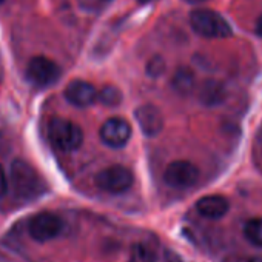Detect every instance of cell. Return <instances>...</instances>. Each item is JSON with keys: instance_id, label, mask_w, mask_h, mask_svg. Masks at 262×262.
I'll return each mask as SVG.
<instances>
[{"instance_id": "cell-2", "label": "cell", "mask_w": 262, "mask_h": 262, "mask_svg": "<svg viewBox=\"0 0 262 262\" xmlns=\"http://www.w3.org/2000/svg\"><path fill=\"white\" fill-rule=\"evenodd\" d=\"M11 184L16 196L33 199L43 191V181L36 168L25 161H14L11 165Z\"/></svg>"}, {"instance_id": "cell-9", "label": "cell", "mask_w": 262, "mask_h": 262, "mask_svg": "<svg viewBox=\"0 0 262 262\" xmlns=\"http://www.w3.org/2000/svg\"><path fill=\"white\" fill-rule=\"evenodd\" d=\"M135 117L139 123V128L147 138H156L164 128V117L158 106L151 103L141 105L135 111Z\"/></svg>"}, {"instance_id": "cell-13", "label": "cell", "mask_w": 262, "mask_h": 262, "mask_svg": "<svg viewBox=\"0 0 262 262\" xmlns=\"http://www.w3.org/2000/svg\"><path fill=\"white\" fill-rule=\"evenodd\" d=\"M173 88L181 93V94H188L191 93L193 86H194V74L191 70L188 68H179L174 76H173Z\"/></svg>"}, {"instance_id": "cell-6", "label": "cell", "mask_w": 262, "mask_h": 262, "mask_svg": "<svg viewBox=\"0 0 262 262\" xmlns=\"http://www.w3.org/2000/svg\"><path fill=\"white\" fill-rule=\"evenodd\" d=\"M63 230V221L60 216L43 211L33 216L28 222V233L37 242H48L56 239Z\"/></svg>"}, {"instance_id": "cell-24", "label": "cell", "mask_w": 262, "mask_h": 262, "mask_svg": "<svg viewBox=\"0 0 262 262\" xmlns=\"http://www.w3.org/2000/svg\"><path fill=\"white\" fill-rule=\"evenodd\" d=\"M105 2H110V0H105Z\"/></svg>"}, {"instance_id": "cell-19", "label": "cell", "mask_w": 262, "mask_h": 262, "mask_svg": "<svg viewBox=\"0 0 262 262\" xmlns=\"http://www.w3.org/2000/svg\"><path fill=\"white\" fill-rule=\"evenodd\" d=\"M254 30H256V34L262 37V16H260V17L257 19V22H256V27H254Z\"/></svg>"}, {"instance_id": "cell-18", "label": "cell", "mask_w": 262, "mask_h": 262, "mask_svg": "<svg viewBox=\"0 0 262 262\" xmlns=\"http://www.w3.org/2000/svg\"><path fill=\"white\" fill-rule=\"evenodd\" d=\"M7 191H8V178H7V174H5L4 167L0 165V198L5 196Z\"/></svg>"}, {"instance_id": "cell-11", "label": "cell", "mask_w": 262, "mask_h": 262, "mask_svg": "<svg viewBox=\"0 0 262 262\" xmlns=\"http://www.w3.org/2000/svg\"><path fill=\"white\" fill-rule=\"evenodd\" d=\"M228 208H230L228 201L219 194L204 196L196 202L198 213L207 219H221L222 216L227 214Z\"/></svg>"}, {"instance_id": "cell-20", "label": "cell", "mask_w": 262, "mask_h": 262, "mask_svg": "<svg viewBox=\"0 0 262 262\" xmlns=\"http://www.w3.org/2000/svg\"><path fill=\"white\" fill-rule=\"evenodd\" d=\"M245 262H262V256H253V257H248Z\"/></svg>"}, {"instance_id": "cell-12", "label": "cell", "mask_w": 262, "mask_h": 262, "mask_svg": "<svg viewBox=\"0 0 262 262\" xmlns=\"http://www.w3.org/2000/svg\"><path fill=\"white\" fill-rule=\"evenodd\" d=\"M224 96H225L224 85L217 80H207L199 91V99L207 106L221 103L224 100Z\"/></svg>"}, {"instance_id": "cell-15", "label": "cell", "mask_w": 262, "mask_h": 262, "mask_svg": "<svg viewBox=\"0 0 262 262\" xmlns=\"http://www.w3.org/2000/svg\"><path fill=\"white\" fill-rule=\"evenodd\" d=\"M244 234L248 242L262 248V217L248 219L244 225Z\"/></svg>"}, {"instance_id": "cell-22", "label": "cell", "mask_w": 262, "mask_h": 262, "mask_svg": "<svg viewBox=\"0 0 262 262\" xmlns=\"http://www.w3.org/2000/svg\"><path fill=\"white\" fill-rule=\"evenodd\" d=\"M150 2H153V0H139V4H142V5H145V4H150Z\"/></svg>"}, {"instance_id": "cell-10", "label": "cell", "mask_w": 262, "mask_h": 262, "mask_svg": "<svg viewBox=\"0 0 262 262\" xmlns=\"http://www.w3.org/2000/svg\"><path fill=\"white\" fill-rule=\"evenodd\" d=\"M65 99L74 106H90L97 100V91L86 80H73L65 88Z\"/></svg>"}, {"instance_id": "cell-8", "label": "cell", "mask_w": 262, "mask_h": 262, "mask_svg": "<svg viewBox=\"0 0 262 262\" xmlns=\"http://www.w3.org/2000/svg\"><path fill=\"white\" fill-rule=\"evenodd\" d=\"M100 141L110 148H123L131 138V125L122 117H110L99 131Z\"/></svg>"}, {"instance_id": "cell-4", "label": "cell", "mask_w": 262, "mask_h": 262, "mask_svg": "<svg viewBox=\"0 0 262 262\" xmlns=\"http://www.w3.org/2000/svg\"><path fill=\"white\" fill-rule=\"evenodd\" d=\"M133 182V173L123 165H110L96 174V185L111 194H120L128 191Z\"/></svg>"}, {"instance_id": "cell-7", "label": "cell", "mask_w": 262, "mask_h": 262, "mask_svg": "<svg viewBox=\"0 0 262 262\" xmlns=\"http://www.w3.org/2000/svg\"><path fill=\"white\" fill-rule=\"evenodd\" d=\"M199 179V170L188 161L171 162L164 173V181L168 187L176 190H185L193 187Z\"/></svg>"}, {"instance_id": "cell-21", "label": "cell", "mask_w": 262, "mask_h": 262, "mask_svg": "<svg viewBox=\"0 0 262 262\" xmlns=\"http://www.w3.org/2000/svg\"><path fill=\"white\" fill-rule=\"evenodd\" d=\"M185 2H188V4H193V5H196V4H202V2H207V0H185Z\"/></svg>"}, {"instance_id": "cell-3", "label": "cell", "mask_w": 262, "mask_h": 262, "mask_svg": "<svg viewBox=\"0 0 262 262\" xmlns=\"http://www.w3.org/2000/svg\"><path fill=\"white\" fill-rule=\"evenodd\" d=\"M190 25L202 37L225 39L231 36V27L217 13L211 10H194L190 14Z\"/></svg>"}, {"instance_id": "cell-5", "label": "cell", "mask_w": 262, "mask_h": 262, "mask_svg": "<svg viewBox=\"0 0 262 262\" xmlns=\"http://www.w3.org/2000/svg\"><path fill=\"white\" fill-rule=\"evenodd\" d=\"M60 67L43 56H36L28 62L27 67V79L31 85L37 88H47L54 85L60 79Z\"/></svg>"}, {"instance_id": "cell-14", "label": "cell", "mask_w": 262, "mask_h": 262, "mask_svg": "<svg viewBox=\"0 0 262 262\" xmlns=\"http://www.w3.org/2000/svg\"><path fill=\"white\" fill-rule=\"evenodd\" d=\"M129 262H156V250L145 242H138L131 247Z\"/></svg>"}, {"instance_id": "cell-16", "label": "cell", "mask_w": 262, "mask_h": 262, "mask_svg": "<svg viewBox=\"0 0 262 262\" xmlns=\"http://www.w3.org/2000/svg\"><path fill=\"white\" fill-rule=\"evenodd\" d=\"M97 100L105 106H117L122 102V93L119 88L106 85L97 93Z\"/></svg>"}, {"instance_id": "cell-23", "label": "cell", "mask_w": 262, "mask_h": 262, "mask_svg": "<svg viewBox=\"0 0 262 262\" xmlns=\"http://www.w3.org/2000/svg\"><path fill=\"white\" fill-rule=\"evenodd\" d=\"M4 2H5V0H0V5H2V4H4Z\"/></svg>"}, {"instance_id": "cell-17", "label": "cell", "mask_w": 262, "mask_h": 262, "mask_svg": "<svg viewBox=\"0 0 262 262\" xmlns=\"http://www.w3.org/2000/svg\"><path fill=\"white\" fill-rule=\"evenodd\" d=\"M164 70H165V63H164L162 57H159V56L153 57L147 65V74L151 77H159L164 73Z\"/></svg>"}, {"instance_id": "cell-1", "label": "cell", "mask_w": 262, "mask_h": 262, "mask_svg": "<svg viewBox=\"0 0 262 262\" xmlns=\"http://www.w3.org/2000/svg\"><path fill=\"white\" fill-rule=\"evenodd\" d=\"M48 138L51 144L65 153L76 151L83 142L82 128L63 117H53L48 125Z\"/></svg>"}]
</instances>
